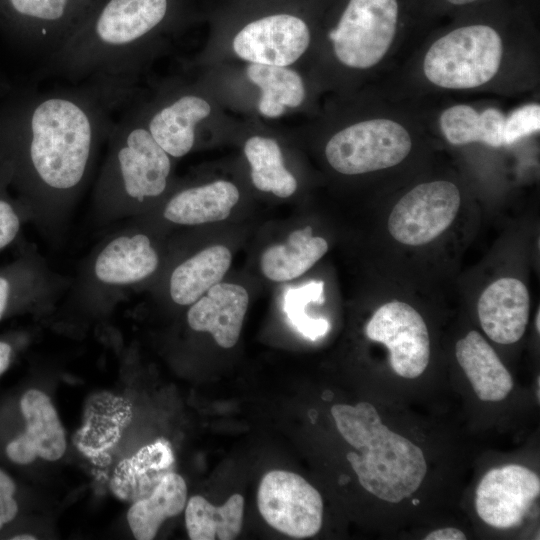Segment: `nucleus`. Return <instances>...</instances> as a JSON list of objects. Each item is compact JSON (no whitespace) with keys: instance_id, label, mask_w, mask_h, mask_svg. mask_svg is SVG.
Listing matches in <instances>:
<instances>
[{"instance_id":"nucleus-35","label":"nucleus","mask_w":540,"mask_h":540,"mask_svg":"<svg viewBox=\"0 0 540 540\" xmlns=\"http://www.w3.org/2000/svg\"><path fill=\"white\" fill-rule=\"evenodd\" d=\"M13 86L7 81V79L0 72V100L6 96Z\"/></svg>"},{"instance_id":"nucleus-18","label":"nucleus","mask_w":540,"mask_h":540,"mask_svg":"<svg viewBox=\"0 0 540 540\" xmlns=\"http://www.w3.org/2000/svg\"><path fill=\"white\" fill-rule=\"evenodd\" d=\"M174 462L171 445L166 440H157L118 463L110 489L118 499L126 502L144 499L168 473L173 472Z\"/></svg>"},{"instance_id":"nucleus-16","label":"nucleus","mask_w":540,"mask_h":540,"mask_svg":"<svg viewBox=\"0 0 540 540\" xmlns=\"http://www.w3.org/2000/svg\"><path fill=\"white\" fill-rule=\"evenodd\" d=\"M158 265V253L147 235L123 233L100 249L92 272L102 285L124 287L148 278Z\"/></svg>"},{"instance_id":"nucleus-38","label":"nucleus","mask_w":540,"mask_h":540,"mask_svg":"<svg viewBox=\"0 0 540 540\" xmlns=\"http://www.w3.org/2000/svg\"><path fill=\"white\" fill-rule=\"evenodd\" d=\"M535 326L537 331H540V310L538 309L536 317H535Z\"/></svg>"},{"instance_id":"nucleus-34","label":"nucleus","mask_w":540,"mask_h":540,"mask_svg":"<svg viewBox=\"0 0 540 540\" xmlns=\"http://www.w3.org/2000/svg\"><path fill=\"white\" fill-rule=\"evenodd\" d=\"M14 353V345L6 339H0V376L10 367Z\"/></svg>"},{"instance_id":"nucleus-24","label":"nucleus","mask_w":540,"mask_h":540,"mask_svg":"<svg viewBox=\"0 0 540 540\" xmlns=\"http://www.w3.org/2000/svg\"><path fill=\"white\" fill-rule=\"evenodd\" d=\"M187 502V486L177 473H168L146 498L135 501L127 513L129 527L137 540L155 538L161 524L180 514Z\"/></svg>"},{"instance_id":"nucleus-11","label":"nucleus","mask_w":540,"mask_h":540,"mask_svg":"<svg viewBox=\"0 0 540 540\" xmlns=\"http://www.w3.org/2000/svg\"><path fill=\"white\" fill-rule=\"evenodd\" d=\"M17 407L24 427L4 441V458L17 466L29 465L37 458L60 459L66 450V436L50 398L30 388L20 395Z\"/></svg>"},{"instance_id":"nucleus-30","label":"nucleus","mask_w":540,"mask_h":540,"mask_svg":"<svg viewBox=\"0 0 540 540\" xmlns=\"http://www.w3.org/2000/svg\"><path fill=\"white\" fill-rule=\"evenodd\" d=\"M9 191L7 176L0 169V250L16 240L23 221L27 220L21 203Z\"/></svg>"},{"instance_id":"nucleus-25","label":"nucleus","mask_w":540,"mask_h":540,"mask_svg":"<svg viewBox=\"0 0 540 540\" xmlns=\"http://www.w3.org/2000/svg\"><path fill=\"white\" fill-rule=\"evenodd\" d=\"M244 498L233 494L221 506H214L200 495L185 505V525L191 540H233L242 529Z\"/></svg>"},{"instance_id":"nucleus-14","label":"nucleus","mask_w":540,"mask_h":540,"mask_svg":"<svg viewBox=\"0 0 540 540\" xmlns=\"http://www.w3.org/2000/svg\"><path fill=\"white\" fill-rule=\"evenodd\" d=\"M530 298L526 286L515 278H501L482 292L477 305L485 334L499 344H512L525 333Z\"/></svg>"},{"instance_id":"nucleus-26","label":"nucleus","mask_w":540,"mask_h":540,"mask_svg":"<svg viewBox=\"0 0 540 540\" xmlns=\"http://www.w3.org/2000/svg\"><path fill=\"white\" fill-rule=\"evenodd\" d=\"M246 74L248 79L261 89L258 108L265 117H278L286 106L297 107L304 100L302 78L286 66L250 63Z\"/></svg>"},{"instance_id":"nucleus-4","label":"nucleus","mask_w":540,"mask_h":540,"mask_svg":"<svg viewBox=\"0 0 540 540\" xmlns=\"http://www.w3.org/2000/svg\"><path fill=\"white\" fill-rule=\"evenodd\" d=\"M511 43L497 26L473 22L441 34L420 60L424 82L444 91H477L495 84L506 68Z\"/></svg>"},{"instance_id":"nucleus-10","label":"nucleus","mask_w":540,"mask_h":540,"mask_svg":"<svg viewBox=\"0 0 540 540\" xmlns=\"http://www.w3.org/2000/svg\"><path fill=\"white\" fill-rule=\"evenodd\" d=\"M366 336L384 344L389 362L400 377L414 379L427 368L430 360V337L419 312L401 301L380 306L365 328Z\"/></svg>"},{"instance_id":"nucleus-3","label":"nucleus","mask_w":540,"mask_h":540,"mask_svg":"<svg viewBox=\"0 0 540 540\" xmlns=\"http://www.w3.org/2000/svg\"><path fill=\"white\" fill-rule=\"evenodd\" d=\"M132 102L116 118L94 189L95 210L108 220L126 217L161 196L171 173L170 156L154 140Z\"/></svg>"},{"instance_id":"nucleus-2","label":"nucleus","mask_w":540,"mask_h":540,"mask_svg":"<svg viewBox=\"0 0 540 540\" xmlns=\"http://www.w3.org/2000/svg\"><path fill=\"white\" fill-rule=\"evenodd\" d=\"M331 414L341 436L357 450L346 457L366 491L389 503L416 492L427 472L419 446L391 431L369 402L335 404Z\"/></svg>"},{"instance_id":"nucleus-17","label":"nucleus","mask_w":540,"mask_h":540,"mask_svg":"<svg viewBox=\"0 0 540 540\" xmlns=\"http://www.w3.org/2000/svg\"><path fill=\"white\" fill-rule=\"evenodd\" d=\"M139 112L159 146L170 157L179 158L193 148L196 126L209 116L211 107L202 97L183 94L157 107L152 113L144 115Z\"/></svg>"},{"instance_id":"nucleus-31","label":"nucleus","mask_w":540,"mask_h":540,"mask_svg":"<svg viewBox=\"0 0 540 540\" xmlns=\"http://www.w3.org/2000/svg\"><path fill=\"white\" fill-rule=\"evenodd\" d=\"M540 105L536 102L523 104L513 109L505 117V147L514 145L520 140L539 133Z\"/></svg>"},{"instance_id":"nucleus-37","label":"nucleus","mask_w":540,"mask_h":540,"mask_svg":"<svg viewBox=\"0 0 540 540\" xmlns=\"http://www.w3.org/2000/svg\"><path fill=\"white\" fill-rule=\"evenodd\" d=\"M9 539L11 540H35L37 539L36 536L28 533H17L13 536H11Z\"/></svg>"},{"instance_id":"nucleus-12","label":"nucleus","mask_w":540,"mask_h":540,"mask_svg":"<svg viewBox=\"0 0 540 540\" xmlns=\"http://www.w3.org/2000/svg\"><path fill=\"white\" fill-rule=\"evenodd\" d=\"M540 494L539 476L531 469L509 464L489 470L475 496L478 516L498 529L519 526Z\"/></svg>"},{"instance_id":"nucleus-9","label":"nucleus","mask_w":540,"mask_h":540,"mask_svg":"<svg viewBox=\"0 0 540 540\" xmlns=\"http://www.w3.org/2000/svg\"><path fill=\"white\" fill-rule=\"evenodd\" d=\"M461 202L459 188L448 180L423 182L404 194L388 218V230L398 242L420 246L440 236L452 224Z\"/></svg>"},{"instance_id":"nucleus-21","label":"nucleus","mask_w":540,"mask_h":540,"mask_svg":"<svg viewBox=\"0 0 540 540\" xmlns=\"http://www.w3.org/2000/svg\"><path fill=\"white\" fill-rule=\"evenodd\" d=\"M506 114L499 108L478 109L466 103H456L442 109L437 125L443 138L453 146L481 143L492 148L505 147Z\"/></svg>"},{"instance_id":"nucleus-6","label":"nucleus","mask_w":540,"mask_h":540,"mask_svg":"<svg viewBox=\"0 0 540 540\" xmlns=\"http://www.w3.org/2000/svg\"><path fill=\"white\" fill-rule=\"evenodd\" d=\"M411 124L400 116L384 114L350 124L336 132L325 146L330 166L345 175L392 168L413 148Z\"/></svg>"},{"instance_id":"nucleus-28","label":"nucleus","mask_w":540,"mask_h":540,"mask_svg":"<svg viewBox=\"0 0 540 540\" xmlns=\"http://www.w3.org/2000/svg\"><path fill=\"white\" fill-rule=\"evenodd\" d=\"M39 275L36 263L29 254L0 269V321L21 310L39 293Z\"/></svg>"},{"instance_id":"nucleus-29","label":"nucleus","mask_w":540,"mask_h":540,"mask_svg":"<svg viewBox=\"0 0 540 540\" xmlns=\"http://www.w3.org/2000/svg\"><path fill=\"white\" fill-rule=\"evenodd\" d=\"M324 282L311 281L299 288L289 289L285 294L284 310L295 328L305 337L316 340L329 330L326 319L309 317L305 307L311 303L324 302Z\"/></svg>"},{"instance_id":"nucleus-19","label":"nucleus","mask_w":540,"mask_h":540,"mask_svg":"<svg viewBox=\"0 0 540 540\" xmlns=\"http://www.w3.org/2000/svg\"><path fill=\"white\" fill-rule=\"evenodd\" d=\"M455 355L480 400L501 401L512 391L511 374L478 331L458 340Z\"/></svg>"},{"instance_id":"nucleus-22","label":"nucleus","mask_w":540,"mask_h":540,"mask_svg":"<svg viewBox=\"0 0 540 540\" xmlns=\"http://www.w3.org/2000/svg\"><path fill=\"white\" fill-rule=\"evenodd\" d=\"M231 252L223 245L205 248L179 264L169 283L171 299L178 305H191L212 286L221 282L231 265Z\"/></svg>"},{"instance_id":"nucleus-32","label":"nucleus","mask_w":540,"mask_h":540,"mask_svg":"<svg viewBox=\"0 0 540 540\" xmlns=\"http://www.w3.org/2000/svg\"><path fill=\"white\" fill-rule=\"evenodd\" d=\"M15 480L0 468V532L11 524L20 513Z\"/></svg>"},{"instance_id":"nucleus-8","label":"nucleus","mask_w":540,"mask_h":540,"mask_svg":"<svg viewBox=\"0 0 540 540\" xmlns=\"http://www.w3.org/2000/svg\"><path fill=\"white\" fill-rule=\"evenodd\" d=\"M257 506L272 528L295 539L312 537L322 526L320 493L294 472H267L258 487Z\"/></svg>"},{"instance_id":"nucleus-20","label":"nucleus","mask_w":540,"mask_h":540,"mask_svg":"<svg viewBox=\"0 0 540 540\" xmlns=\"http://www.w3.org/2000/svg\"><path fill=\"white\" fill-rule=\"evenodd\" d=\"M237 187L224 180L177 192L165 204L163 216L178 225H199L225 220L239 200Z\"/></svg>"},{"instance_id":"nucleus-23","label":"nucleus","mask_w":540,"mask_h":540,"mask_svg":"<svg viewBox=\"0 0 540 540\" xmlns=\"http://www.w3.org/2000/svg\"><path fill=\"white\" fill-rule=\"evenodd\" d=\"M327 250V241L313 236L312 227L306 226L291 232L285 243L267 248L261 256V270L269 280L289 281L309 270Z\"/></svg>"},{"instance_id":"nucleus-7","label":"nucleus","mask_w":540,"mask_h":540,"mask_svg":"<svg viewBox=\"0 0 540 540\" xmlns=\"http://www.w3.org/2000/svg\"><path fill=\"white\" fill-rule=\"evenodd\" d=\"M399 31V0H349L328 38L343 66L369 70L391 54Z\"/></svg>"},{"instance_id":"nucleus-27","label":"nucleus","mask_w":540,"mask_h":540,"mask_svg":"<svg viewBox=\"0 0 540 540\" xmlns=\"http://www.w3.org/2000/svg\"><path fill=\"white\" fill-rule=\"evenodd\" d=\"M251 167L253 185L263 191L286 198L297 188L295 177L285 168L281 149L271 138L253 136L244 146Z\"/></svg>"},{"instance_id":"nucleus-15","label":"nucleus","mask_w":540,"mask_h":540,"mask_svg":"<svg viewBox=\"0 0 540 540\" xmlns=\"http://www.w3.org/2000/svg\"><path fill=\"white\" fill-rule=\"evenodd\" d=\"M248 301L241 285L219 282L190 305L188 325L194 331L209 332L220 347L231 348L239 339Z\"/></svg>"},{"instance_id":"nucleus-36","label":"nucleus","mask_w":540,"mask_h":540,"mask_svg":"<svg viewBox=\"0 0 540 540\" xmlns=\"http://www.w3.org/2000/svg\"><path fill=\"white\" fill-rule=\"evenodd\" d=\"M447 4L451 6H466L474 4L480 0H444Z\"/></svg>"},{"instance_id":"nucleus-5","label":"nucleus","mask_w":540,"mask_h":540,"mask_svg":"<svg viewBox=\"0 0 540 540\" xmlns=\"http://www.w3.org/2000/svg\"><path fill=\"white\" fill-rule=\"evenodd\" d=\"M106 0H0V30L44 64ZM37 67V68H38Z\"/></svg>"},{"instance_id":"nucleus-33","label":"nucleus","mask_w":540,"mask_h":540,"mask_svg":"<svg viewBox=\"0 0 540 540\" xmlns=\"http://www.w3.org/2000/svg\"><path fill=\"white\" fill-rule=\"evenodd\" d=\"M466 535L458 528L448 527L436 529L426 535L425 540H464Z\"/></svg>"},{"instance_id":"nucleus-1","label":"nucleus","mask_w":540,"mask_h":540,"mask_svg":"<svg viewBox=\"0 0 540 540\" xmlns=\"http://www.w3.org/2000/svg\"><path fill=\"white\" fill-rule=\"evenodd\" d=\"M31 84L0 100V169L27 220L51 225L88 185L100 149L134 95L102 83Z\"/></svg>"},{"instance_id":"nucleus-13","label":"nucleus","mask_w":540,"mask_h":540,"mask_svg":"<svg viewBox=\"0 0 540 540\" xmlns=\"http://www.w3.org/2000/svg\"><path fill=\"white\" fill-rule=\"evenodd\" d=\"M310 44V31L300 18L289 14L267 16L247 24L233 40V50L251 63L288 66Z\"/></svg>"}]
</instances>
